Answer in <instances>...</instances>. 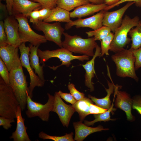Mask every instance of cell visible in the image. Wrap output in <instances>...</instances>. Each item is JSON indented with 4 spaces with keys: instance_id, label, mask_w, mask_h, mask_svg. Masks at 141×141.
I'll return each instance as SVG.
<instances>
[{
    "instance_id": "29",
    "label": "cell",
    "mask_w": 141,
    "mask_h": 141,
    "mask_svg": "<svg viewBox=\"0 0 141 141\" xmlns=\"http://www.w3.org/2000/svg\"><path fill=\"white\" fill-rule=\"evenodd\" d=\"M108 27L103 26L96 30L90 31L86 32L88 37L94 36L95 41L101 40L106 37L111 32Z\"/></svg>"
},
{
    "instance_id": "47",
    "label": "cell",
    "mask_w": 141,
    "mask_h": 141,
    "mask_svg": "<svg viewBox=\"0 0 141 141\" xmlns=\"http://www.w3.org/2000/svg\"><path fill=\"white\" fill-rule=\"evenodd\" d=\"M5 0H0V1H5Z\"/></svg>"
},
{
    "instance_id": "40",
    "label": "cell",
    "mask_w": 141,
    "mask_h": 141,
    "mask_svg": "<svg viewBox=\"0 0 141 141\" xmlns=\"http://www.w3.org/2000/svg\"><path fill=\"white\" fill-rule=\"evenodd\" d=\"M93 103L90 104L89 106V111L90 114H99L104 113L108 110L99 107L96 105L93 104Z\"/></svg>"
},
{
    "instance_id": "25",
    "label": "cell",
    "mask_w": 141,
    "mask_h": 141,
    "mask_svg": "<svg viewBox=\"0 0 141 141\" xmlns=\"http://www.w3.org/2000/svg\"><path fill=\"white\" fill-rule=\"evenodd\" d=\"M91 103H93V102L89 97H85L72 105L75 111L78 114L80 121H82L86 116L90 114L89 106Z\"/></svg>"
},
{
    "instance_id": "21",
    "label": "cell",
    "mask_w": 141,
    "mask_h": 141,
    "mask_svg": "<svg viewBox=\"0 0 141 141\" xmlns=\"http://www.w3.org/2000/svg\"><path fill=\"white\" fill-rule=\"evenodd\" d=\"M73 124L75 132L74 139L77 141H83L88 135L93 133L108 130L109 129L108 128H104L101 125L95 127H90L83 123L82 121H80L74 122Z\"/></svg>"
},
{
    "instance_id": "13",
    "label": "cell",
    "mask_w": 141,
    "mask_h": 141,
    "mask_svg": "<svg viewBox=\"0 0 141 141\" xmlns=\"http://www.w3.org/2000/svg\"><path fill=\"white\" fill-rule=\"evenodd\" d=\"M105 10H101L97 14L85 19L78 18L72 22L67 23L65 25V29L68 30L73 26L76 28L80 27H89L93 30H96L103 25V20Z\"/></svg>"
},
{
    "instance_id": "9",
    "label": "cell",
    "mask_w": 141,
    "mask_h": 141,
    "mask_svg": "<svg viewBox=\"0 0 141 141\" xmlns=\"http://www.w3.org/2000/svg\"><path fill=\"white\" fill-rule=\"evenodd\" d=\"M19 48L20 51V59L21 65L22 67L26 69L29 75L30 82L28 87V94L32 98L33 97V91L35 87L36 86H43L45 81L36 75L31 66L29 58L30 47L26 46L25 43H21Z\"/></svg>"
},
{
    "instance_id": "24",
    "label": "cell",
    "mask_w": 141,
    "mask_h": 141,
    "mask_svg": "<svg viewBox=\"0 0 141 141\" xmlns=\"http://www.w3.org/2000/svg\"><path fill=\"white\" fill-rule=\"evenodd\" d=\"M107 83L108 87V89L105 88L107 95L105 97L99 99L90 95H88V97L97 106L103 108L108 110L111 107V101L110 99V96L114 92L115 85L113 83H110L108 81H107Z\"/></svg>"
},
{
    "instance_id": "46",
    "label": "cell",
    "mask_w": 141,
    "mask_h": 141,
    "mask_svg": "<svg viewBox=\"0 0 141 141\" xmlns=\"http://www.w3.org/2000/svg\"><path fill=\"white\" fill-rule=\"evenodd\" d=\"M90 2L95 4H100L104 3V0H88Z\"/></svg>"
},
{
    "instance_id": "34",
    "label": "cell",
    "mask_w": 141,
    "mask_h": 141,
    "mask_svg": "<svg viewBox=\"0 0 141 141\" xmlns=\"http://www.w3.org/2000/svg\"><path fill=\"white\" fill-rule=\"evenodd\" d=\"M68 88L71 94L77 101L80 100L85 97V94L78 90L75 88V85L73 83L68 84Z\"/></svg>"
},
{
    "instance_id": "42",
    "label": "cell",
    "mask_w": 141,
    "mask_h": 141,
    "mask_svg": "<svg viewBox=\"0 0 141 141\" xmlns=\"http://www.w3.org/2000/svg\"><path fill=\"white\" fill-rule=\"evenodd\" d=\"M134 2L135 5L138 7H141V0H121L118 3L112 5L107 6L104 9L108 11L114 7L118 6L119 4L126 2Z\"/></svg>"
},
{
    "instance_id": "22",
    "label": "cell",
    "mask_w": 141,
    "mask_h": 141,
    "mask_svg": "<svg viewBox=\"0 0 141 141\" xmlns=\"http://www.w3.org/2000/svg\"><path fill=\"white\" fill-rule=\"evenodd\" d=\"M40 45H33L31 44L30 53L29 55L30 63L32 68L34 69L35 73L37 74L38 77L43 80L45 81L44 79L43 66L40 65L39 58L37 54V50Z\"/></svg>"
},
{
    "instance_id": "30",
    "label": "cell",
    "mask_w": 141,
    "mask_h": 141,
    "mask_svg": "<svg viewBox=\"0 0 141 141\" xmlns=\"http://www.w3.org/2000/svg\"><path fill=\"white\" fill-rule=\"evenodd\" d=\"M73 132H72L61 136H52L41 131L39 133L38 137L44 140L49 139L55 141H74L75 140L73 138Z\"/></svg>"
},
{
    "instance_id": "3",
    "label": "cell",
    "mask_w": 141,
    "mask_h": 141,
    "mask_svg": "<svg viewBox=\"0 0 141 141\" xmlns=\"http://www.w3.org/2000/svg\"><path fill=\"white\" fill-rule=\"evenodd\" d=\"M63 34L65 38L62 42V47L74 53L93 56L94 49L97 45L94 37L84 39L77 35L72 36L66 32Z\"/></svg>"
},
{
    "instance_id": "19",
    "label": "cell",
    "mask_w": 141,
    "mask_h": 141,
    "mask_svg": "<svg viewBox=\"0 0 141 141\" xmlns=\"http://www.w3.org/2000/svg\"><path fill=\"white\" fill-rule=\"evenodd\" d=\"M108 6L104 3L95 4L89 3L78 7L70 12V18H81L104 10Z\"/></svg>"
},
{
    "instance_id": "45",
    "label": "cell",
    "mask_w": 141,
    "mask_h": 141,
    "mask_svg": "<svg viewBox=\"0 0 141 141\" xmlns=\"http://www.w3.org/2000/svg\"><path fill=\"white\" fill-rule=\"evenodd\" d=\"M121 0H104V3L108 6L114 5Z\"/></svg>"
},
{
    "instance_id": "23",
    "label": "cell",
    "mask_w": 141,
    "mask_h": 141,
    "mask_svg": "<svg viewBox=\"0 0 141 141\" xmlns=\"http://www.w3.org/2000/svg\"><path fill=\"white\" fill-rule=\"evenodd\" d=\"M70 13L69 11L57 6L52 10L49 17L43 21L46 22L53 21L70 22L72 21L70 19Z\"/></svg>"
},
{
    "instance_id": "44",
    "label": "cell",
    "mask_w": 141,
    "mask_h": 141,
    "mask_svg": "<svg viewBox=\"0 0 141 141\" xmlns=\"http://www.w3.org/2000/svg\"><path fill=\"white\" fill-rule=\"evenodd\" d=\"M14 0H5L6 7L9 15H13L12 8Z\"/></svg>"
},
{
    "instance_id": "4",
    "label": "cell",
    "mask_w": 141,
    "mask_h": 141,
    "mask_svg": "<svg viewBox=\"0 0 141 141\" xmlns=\"http://www.w3.org/2000/svg\"><path fill=\"white\" fill-rule=\"evenodd\" d=\"M19 104L12 88L0 77V116L16 118V112Z\"/></svg>"
},
{
    "instance_id": "7",
    "label": "cell",
    "mask_w": 141,
    "mask_h": 141,
    "mask_svg": "<svg viewBox=\"0 0 141 141\" xmlns=\"http://www.w3.org/2000/svg\"><path fill=\"white\" fill-rule=\"evenodd\" d=\"M14 16L18 22L19 34L21 43L29 42L33 45L37 46L47 42L44 35L38 34L32 30L27 17L21 14Z\"/></svg>"
},
{
    "instance_id": "6",
    "label": "cell",
    "mask_w": 141,
    "mask_h": 141,
    "mask_svg": "<svg viewBox=\"0 0 141 141\" xmlns=\"http://www.w3.org/2000/svg\"><path fill=\"white\" fill-rule=\"evenodd\" d=\"M72 53L63 47L52 50L42 51L39 49L37 50V54L40 58V63L44 65L46 62L52 58H57L60 60L62 63L60 65L56 66H49L54 70L63 65L69 67L71 64V61L74 60H78L81 61L89 60V56H88L84 55L75 56L72 54Z\"/></svg>"
},
{
    "instance_id": "12",
    "label": "cell",
    "mask_w": 141,
    "mask_h": 141,
    "mask_svg": "<svg viewBox=\"0 0 141 141\" xmlns=\"http://www.w3.org/2000/svg\"><path fill=\"white\" fill-rule=\"evenodd\" d=\"M54 96V107L52 111L57 114L63 126L67 128L75 110L72 105H68L64 102L58 92H55Z\"/></svg>"
},
{
    "instance_id": "17",
    "label": "cell",
    "mask_w": 141,
    "mask_h": 141,
    "mask_svg": "<svg viewBox=\"0 0 141 141\" xmlns=\"http://www.w3.org/2000/svg\"><path fill=\"white\" fill-rule=\"evenodd\" d=\"M21 108L20 105L17 107L16 112L17 120L16 127L15 131L13 132L10 138L14 141H30L27 132V127L25 125V119L22 117Z\"/></svg>"
},
{
    "instance_id": "33",
    "label": "cell",
    "mask_w": 141,
    "mask_h": 141,
    "mask_svg": "<svg viewBox=\"0 0 141 141\" xmlns=\"http://www.w3.org/2000/svg\"><path fill=\"white\" fill-rule=\"evenodd\" d=\"M34 2L39 3L41 8H48L52 10L57 6V0H30Z\"/></svg>"
},
{
    "instance_id": "28",
    "label": "cell",
    "mask_w": 141,
    "mask_h": 141,
    "mask_svg": "<svg viewBox=\"0 0 141 141\" xmlns=\"http://www.w3.org/2000/svg\"><path fill=\"white\" fill-rule=\"evenodd\" d=\"M115 109L113 108V104L110 109L106 112L102 113L93 114V116L95 119L93 120L89 121L85 120L84 121V124L87 126H93L95 123L98 122L115 121L116 119L111 118L110 113L111 111H115L116 110Z\"/></svg>"
},
{
    "instance_id": "37",
    "label": "cell",
    "mask_w": 141,
    "mask_h": 141,
    "mask_svg": "<svg viewBox=\"0 0 141 141\" xmlns=\"http://www.w3.org/2000/svg\"><path fill=\"white\" fill-rule=\"evenodd\" d=\"M132 99L133 101L132 109L136 110L141 115V96L136 95Z\"/></svg>"
},
{
    "instance_id": "14",
    "label": "cell",
    "mask_w": 141,
    "mask_h": 141,
    "mask_svg": "<svg viewBox=\"0 0 141 141\" xmlns=\"http://www.w3.org/2000/svg\"><path fill=\"white\" fill-rule=\"evenodd\" d=\"M115 94L116 96L115 105L117 108L124 111L126 113L127 119L130 121H134L135 118L131 112L133 103L132 99L126 92L118 90V87L115 85Z\"/></svg>"
},
{
    "instance_id": "36",
    "label": "cell",
    "mask_w": 141,
    "mask_h": 141,
    "mask_svg": "<svg viewBox=\"0 0 141 141\" xmlns=\"http://www.w3.org/2000/svg\"><path fill=\"white\" fill-rule=\"evenodd\" d=\"M133 52L135 58V68L137 70L141 67V47L133 50Z\"/></svg>"
},
{
    "instance_id": "5",
    "label": "cell",
    "mask_w": 141,
    "mask_h": 141,
    "mask_svg": "<svg viewBox=\"0 0 141 141\" xmlns=\"http://www.w3.org/2000/svg\"><path fill=\"white\" fill-rule=\"evenodd\" d=\"M140 20L138 16L131 18L125 15L121 26L114 32L110 51L116 52L124 49V47L130 43L131 40L128 37V33L132 28L136 26Z\"/></svg>"
},
{
    "instance_id": "20",
    "label": "cell",
    "mask_w": 141,
    "mask_h": 141,
    "mask_svg": "<svg viewBox=\"0 0 141 141\" xmlns=\"http://www.w3.org/2000/svg\"><path fill=\"white\" fill-rule=\"evenodd\" d=\"M18 48L9 44L0 47V57L9 72L15 62L20 58Z\"/></svg>"
},
{
    "instance_id": "8",
    "label": "cell",
    "mask_w": 141,
    "mask_h": 141,
    "mask_svg": "<svg viewBox=\"0 0 141 141\" xmlns=\"http://www.w3.org/2000/svg\"><path fill=\"white\" fill-rule=\"evenodd\" d=\"M48 99L45 104L33 101L28 93L27 108L25 113L27 117L31 118L38 116L42 121H48L50 116V112L53 109L54 102V96L47 93Z\"/></svg>"
},
{
    "instance_id": "15",
    "label": "cell",
    "mask_w": 141,
    "mask_h": 141,
    "mask_svg": "<svg viewBox=\"0 0 141 141\" xmlns=\"http://www.w3.org/2000/svg\"><path fill=\"white\" fill-rule=\"evenodd\" d=\"M4 22L8 44L19 48L21 43L19 36L17 20L13 15H9L5 18Z\"/></svg>"
},
{
    "instance_id": "38",
    "label": "cell",
    "mask_w": 141,
    "mask_h": 141,
    "mask_svg": "<svg viewBox=\"0 0 141 141\" xmlns=\"http://www.w3.org/2000/svg\"><path fill=\"white\" fill-rule=\"evenodd\" d=\"M15 122L14 119L0 117V126H2L3 128L6 130L10 128L12 125L11 123Z\"/></svg>"
},
{
    "instance_id": "2",
    "label": "cell",
    "mask_w": 141,
    "mask_h": 141,
    "mask_svg": "<svg viewBox=\"0 0 141 141\" xmlns=\"http://www.w3.org/2000/svg\"><path fill=\"white\" fill-rule=\"evenodd\" d=\"M111 58L115 63L116 67V74L118 77H130L136 81L138 78L135 72V58L133 52V49H124L115 53L112 55Z\"/></svg>"
},
{
    "instance_id": "16",
    "label": "cell",
    "mask_w": 141,
    "mask_h": 141,
    "mask_svg": "<svg viewBox=\"0 0 141 141\" xmlns=\"http://www.w3.org/2000/svg\"><path fill=\"white\" fill-rule=\"evenodd\" d=\"M41 8L39 3L30 0H14L12 8L13 15L21 14L27 17L31 11Z\"/></svg>"
},
{
    "instance_id": "26",
    "label": "cell",
    "mask_w": 141,
    "mask_h": 141,
    "mask_svg": "<svg viewBox=\"0 0 141 141\" xmlns=\"http://www.w3.org/2000/svg\"><path fill=\"white\" fill-rule=\"evenodd\" d=\"M128 35L132 42L130 48L134 50L141 47V20L139 21L135 27L130 30Z\"/></svg>"
},
{
    "instance_id": "10",
    "label": "cell",
    "mask_w": 141,
    "mask_h": 141,
    "mask_svg": "<svg viewBox=\"0 0 141 141\" xmlns=\"http://www.w3.org/2000/svg\"><path fill=\"white\" fill-rule=\"evenodd\" d=\"M33 25L35 29L43 32L47 40L53 42L60 48L62 47L61 38L64 29L62 27L60 22L50 24L39 20Z\"/></svg>"
},
{
    "instance_id": "41",
    "label": "cell",
    "mask_w": 141,
    "mask_h": 141,
    "mask_svg": "<svg viewBox=\"0 0 141 141\" xmlns=\"http://www.w3.org/2000/svg\"><path fill=\"white\" fill-rule=\"evenodd\" d=\"M28 16L30 17V22L33 25L37 23L40 18L39 9H36L32 11L29 14Z\"/></svg>"
},
{
    "instance_id": "32",
    "label": "cell",
    "mask_w": 141,
    "mask_h": 141,
    "mask_svg": "<svg viewBox=\"0 0 141 141\" xmlns=\"http://www.w3.org/2000/svg\"><path fill=\"white\" fill-rule=\"evenodd\" d=\"M9 72L4 63L0 58V75L5 83L10 85Z\"/></svg>"
},
{
    "instance_id": "39",
    "label": "cell",
    "mask_w": 141,
    "mask_h": 141,
    "mask_svg": "<svg viewBox=\"0 0 141 141\" xmlns=\"http://www.w3.org/2000/svg\"><path fill=\"white\" fill-rule=\"evenodd\" d=\"M58 92L61 98L68 103L73 105L77 101L70 93H64L60 90Z\"/></svg>"
},
{
    "instance_id": "31",
    "label": "cell",
    "mask_w": 141,
    "mask_h": 141,
    "mask_svg": "<svg viewBox=\"0 0 141 141\" xmlns=\"http://www.w3.org/2000/svg\"><path fill=\"white\" fill-rule=\"evenodd\" d=\"M114 33L111 32L101 41V56L104 55H109V51L110 50V44L114 37Z\"/></svg>"
},
{
    "instance_id": "18",
    "label": "cell",
    "mask_w": 141,
    "mask_h": 141,
    "mask_svg": "<svg viewBox=\"0 0 141 141\" xmlns=\"http://www.w3.org/2000/svg\"><path fill=\"white\" fill-rule=\"evenodd\" d=\"M94 54L92 58L84 64L81 65L85 70V85L90 89V92L94 90V87L92 82V79L95 74L94 66L95 60L98 57L101 56V47L97 44L95 48Z\"/></svg>"
},
{
    "instance_id": "43",
    "label": "cell",
    "mask_w": 141,
    "mask_h": 141,
    "mask_svg": "<svg viewBox=\"0 0 141 141\" xmlns=\"http://www.w3.org/2000/svg\"><path fill=\"white\" fill-rule=\"evenodd\" d=\"M40 18L39 20L43 21L50 15L52 10L48 8H43L39 10Z\"/></svg>"
},
{
    "instance_id": "35",
    "label": "cell",
    "mask_w": 141,
    "mask_h": 141,
    "mask_svg": "<svg viewBox=\"0 0 141 141\" xmlns=\"http://www.w3.org/2000/svg\"><path fill=\"white\" fill-rule=\"evenodd\" d=\"M8 44L7 38L4 27V22L0 21V47Z\"/></svg>"
},
{
    "instance_id": "27",
    "label": "cell",
    "mask_w": 141,
    "mask_h": 141,
    "mask_svg": "<svg viewBox=\"0 0 141 141\" xmlns=\"http://www.w3.org/2000/svg\"><path fill=\"white\" fill-rule=\"evenodd\" d=\"M90 2L88 0H57L56 5L57 6L69 11Z\"/></svg>"
},
{
    "instance_id": "1",
    "label": "cell",
    "mask_w": 141,
    "mask_h": 141,
    "mask_svg": "<svg viewBox=\"0 0 141 141\" xmlns=\"http://www.w3.org/2000/svg\"><path fill=\"white\" fill-rule=\"evenodd\" d=\"M20 58L15 62L9 72L10 85L12 87L18 101L22 111L27 105L29 89Z\"/></svg>"
},
{
    "instance_id": "11",
    "label": "cell",
    "mask_w": 141,
    "mask_h": 141,
    "mask_svg": "<svg viewBox=\"0 0 141 141\" xmlns=\"http://www.w3.org/2000/svg\"><path fill=\"white\" fill-rule=\"evenodd\" d=\"M134 3V2H129L121 8L116 10L111 11L105 10L103 20V25L108 27L114 33L121 26L126 11Z\"/></svg>"
}]
</instances>
